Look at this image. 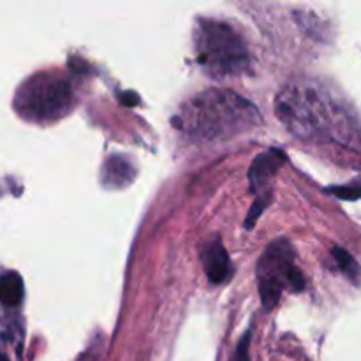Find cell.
Returning a JSON list of instances; mask_svg holds the SVG:
<instances>
[{"label":"cell","instance_id":"13","mask_svg":"<svg viewBox=\"0 0 361 361\" xmlns=\"http://www.w3.org/2000/svg\"><path fill=\"white\" fill-rule=\"evenodd\" d=\"M80 361H97V360H95L94 356H90V355H85V356H81Z\"/></svg>","mask_w":361,"mask_h":361},{"label":"cell","instance_id":"7","mask_svg":"<svg viewBox=\"0 0 361 361\" xmlns=\"http://www.w3.org/2000/svg\"><path fill=\"white\" fill-rule=\"evenodd\" d=\"M201 261H203L204 274L208 281L214 286H221L229 281L233 274L231 259L228 256V250L224 249L219 238L208 240L201 249Z\"/></svg>","mask_w":361,"mask_h":361},{"label":"cell","instance_id":"10","mask_svg":"<svg viewBox=\"0 0 361 361\" xmlns=\"http://www.w3.org/2000/svg\"><path fill=\"white\" fill-rule=\"evenodd\" d=\"M334 257H335V261H337L338 268H341V270L344 271V274L348 275L351 281H355L356 284H358L361 270H360V264L355 261V257H353L348 250L341 249V247H335Z\"/></svg>","mask_w":361,"mask_h":361},{"label":"cell","instance_id":"3","mask_svg":"<svg viewBox=\"0 0 361 361\" xmlns=\"http://www.w3.org/2000/svg\"><path fill=\"white\" fill-rule=\"evenodd\" d=\"M194 49L197 63L214 78L240 76L252 67L247 41L226 21L200 18L194 28Z\"/></svg>","mask_w":361,"mask_h":361},{"label":"cell","instance_id":"2","mask_svg":"<svg viewBox=\"0 0 361 361\" xmlns=\"http://www.w3.org/2000/svg\"><path fill=\"white\" fill-rule=\"evenodd\" d=\"M275 115L307 141L344 137L345 122L334 99L314 80H293L275 97Z\"/></svg>","mask_w":361,"mask_h":361},{"label":"cell","instance_id":"14","mask_svg":"<svg viewBox=\"0 0 361 361\" xmlns=\"http://www.w3.org/2000/svg\"><path fill=\"white\" fill-rule=\"evenodd\" d=\"M0 361H9V360H7V356H4V355H0Z\"/></svg>","mask_w":361,"mask_h":361},{"label":"cell","instance_id":"6","mask_svg":"<svg viewBox=\"0 0 361 361\" xmlns=\"http://www.w3.org/2000/svg\"><path fill=\"white\" fill-rule=\"evenodd\" d=\"M286 162V155L282 150H271L263 152L256 157V161L252 162L249 171V180H250V190L256 194V203L250 208V214L247 217L245 228L250 229L256 224L257 217L261 215V212L264 210V207L268 204V197L270 194V185L274 182V176L277 175V171L281 169V166Z\"/></svg>","mask_w":361,"mask_h":361},{"label":"cell","instance_id":"5","mask_svg":"<svg viewBox=\"0 0 361 361\" xmlns=\"http://www.w3.org/2000/svg\"><path fill=\"white\" fill-rule=\"evenodd\" d=\"M74 102L69 81L55 74H37L20 88L16 108L23 116L39 122L59 120L71 111Z\"/></svg>","mask_w":361,"mask_h":361},{"label":"cell","instance_id":"9","mask_svg":"<svg viewBox=\"0 0 361 361\" xmlns=\"http://www.w3.org/2000/svg\"><path fill=\"white\" fill-rule=\"evenodd\" d=\"M23 281L16 271H6L0 277V303L6 307H18L23 302Z\"/></svg>","mask_w":361,"mask_h":361},{"label":"cell","instance_id":"4","mask_svg":"<svg viewBox=\"0 0 361 361\" xmlns=\"http://www.w3.org/2000/svg\"><path fill=\"white\" fill-rule=\"evenodd\" d=\"M261 303L270 312L284 291L300 293L307 288V281L296 267V254L286 238H277L264 249L257 263Z\"/></svg>","mask_w":361,"mask_h":361},{"label":"cell","instance_id":"12","mask_svg":"<svg viewBox=\"0 0 361 361\" xmlns=\"http://www.w3.org/2000/svg\"><path fill=\"white\" fill-rule=\"evenodd\" d=\"M249 338H250V334H247L245 337H243L242 344H240L238 348V361H249Z\"/></svg>","mask_w":361,"mask_h":361},{"label":"cell","instance_id":"11","mask_svg":"<svg viewBox=\"0 0 361 361\" xmlns=\"http://www.w3.org/2000/svg\"><path fill=\"white\" fill-rule=\"evenodd\" d=\"M330 192L337 194L341 200H360L361 197V183L358 185H349V187H335V189H330Z\"/></svg>","mask_w":361,"mask_h":361},{"label":"cell","instance_id":"8","mask_svg":"<svg viewBox=\"0 0 361 361\" xmlns=\"http://www.w3.org/2000/svg\"><path fill=\"white\" fill-rule=\"evenodd\" d=\"M136 178V166L123 155H109L101 169V183L106 189H123Z\"/></svg>","mask_w":361,"mask_h":361},{"label":"cell","instance_id":"1","mask_svg":"<svg viewBox=\"0 0 361 361\" xmlns=\"http://www.w3.org/2000/svg\"><path fill=\"white\" fill-rule=\"evenodd\" d=\"M261 122L252 102L231 90L212 88L187 101L173 123L196 140H219L254 129Z\"/></svg>","mask_w":361,"mask_h":361}]
</instances>
